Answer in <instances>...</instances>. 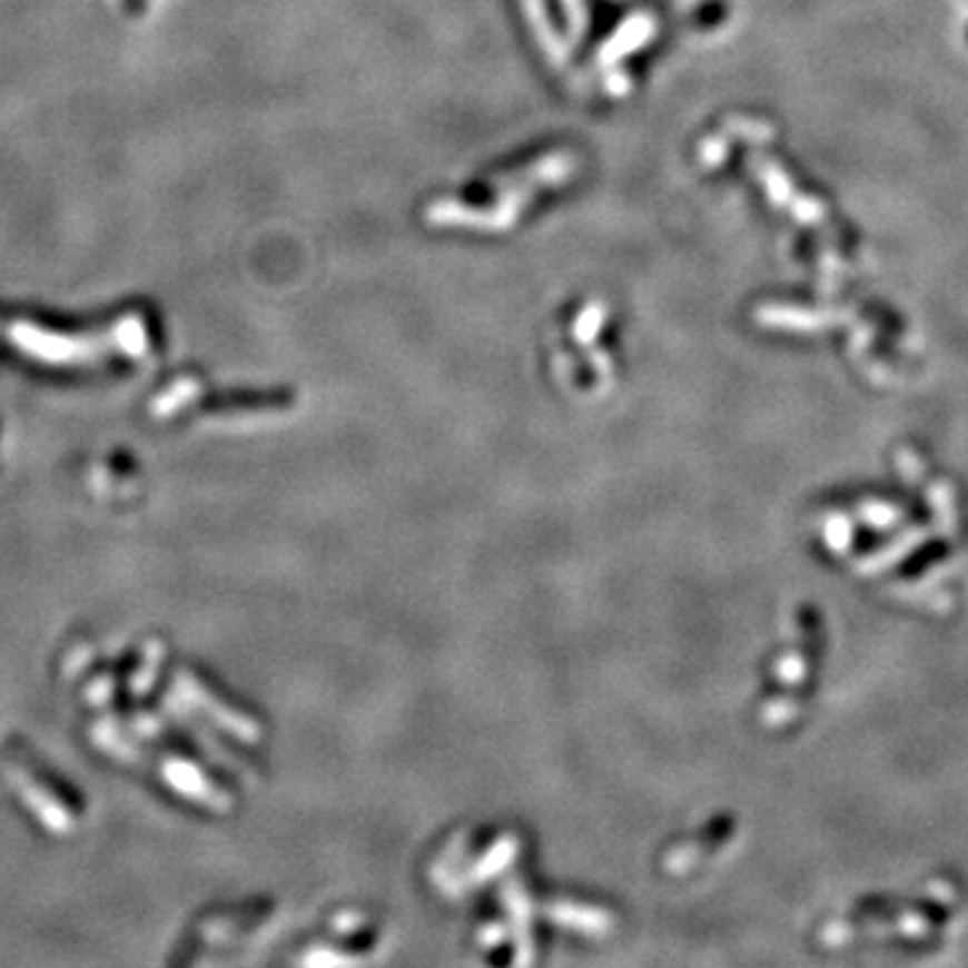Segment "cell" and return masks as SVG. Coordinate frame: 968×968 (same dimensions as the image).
I'll use <instances>...</instances> for the list:
<instances>
[{
	"mask_svg": "<svg viewBox=\"0 0 968 968\" xmlns=\"http://www.w3.org/2000/svg\"><path fill=\"white\" fill-rule=\"evenodd\" d=\"M603 318H605V307L603 305H590L586 307V313L581 315L579 318V326H576V337L579 339H590V337H595L597 334V328H600V323H603Z\"/></svg>",
	"mask_w": 968,
	"mask_h": 968,
	"instance_id": "277c9868",
	"label": "cell"
},
{
	"mask_svg": "<svg viewBox=\"0 0 968 968\" xmlns=\"http://www.w3.org/2000/svg\"><path fill=\"white\" fill-rule=\"evenodd\" d=\"M525 9H527V17H531L535 32H539V41L544 43L546 55L552 57L554 62H565V49H563V43H557V38H554V30H552V24H549L546 11H544V6H541V0H525Z\"/></svg>",
	"mask_w": 968,
	"mask_h": 968,
	"instance_id": "3957f363",
	"label": "cell"
},
{
	"mask_svg": "<svg viewBox=\"0 0 968 968\" xmlns=\"http://www.w3.org/2000/svg\"><path fill=\"white\" fill-rule=\"evenodd\" d=\"M576 170V157L571 154H552V157L541 159L539 165H533L527 170V176H522L520 184L508 186L503 191L501 203L493 208H468L463 203H444L431 205L425 210V218L434 226H466V229H482V231H503L508 229L520 213L533 203L535 191H544L549 186L565 184L567 178Z\"/></svg>",
	"mask_w": 968,
	"mask_h": 968,
	"instance_id": "6da1fadb",
	"label": "cell"
},
{
	"mask_svg": "<svg viewBox=\"0 0 968 968\" xmlns=\"http://www.w3.org/2000/svg\"><path fill=\"white\" fill-rule=\"evenodd\" d=\"M654 30H656L654 17L635 14L630 19V22H624V28L619 30L616 36L611 38V43L605 47V51H600V62L613 65L619 60V57L630 55V51L643 47V41H649V38L654 36Z\"/></svg>",
	"mask_w": 968,
	"mask_h": 968,
	"instance_id": "7a4b0ae2",
	"label": "cell"
}]
</instances>
